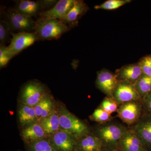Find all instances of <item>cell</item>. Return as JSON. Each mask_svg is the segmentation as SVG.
Returning a JSON list of instances; mask_svg holds the SVG:
<instances>
[{
	"label": "cell",
	"mask_w": 151,
	"mask_h": 151,
	"mask_svg": "<svg viewBox=\"0 0 151 151\" xmlns=\"http://www.w3.org/2000/svg\"><path fill=\"white\" fill-rule=\"evenodd\" d=\"M5 19L9 23L13 32H32L34 31L36 21L16 9L10 8L5 12Z\"/></svg>",
	"instance_id": "cell-5"
},
{
	"label": "cell",
	"mask_w": 151,
	"mask_h": 151,
	"mask_svg": "<svg viewBox=\"0 0 151 151\" xmlns=\"http://www.w3.org/2000/svg\"><path fill=\"white\" fill-rule=\"evenodd\" d=\"M133 131L145 148L151 150V116L139 120Z\"/></svg>",
	"instance_id": "cell-14"
},
{
	"label": "cell",
	"mask_w": 151,
	"mask_h": 151,
	"mask_svg": "<svg viewBox=\"0 0 151 151\" xmlns=\"http://www.w3.org/2000/svg\"><path fill=\"white\" fill-rule=\"evenodd\" d=\"M57 2L53 0H19L16 1L14 8L24 14L32 18L39 16L40 13L51 9Z\"/></svg>",
	"instance_id": "cell-6"
},
{
	"label": "cell",
	"mask_w": 151,
	"mask_h": 151,
	"mask_svg": "<svg viewBox=\"0 0 151 151\" xmlns=\"http://www.w3.org/2000/svg\"><path fill=\"white\" fill-rule=\"evenodd\" d=\"M89 9L83 1L75 0L73 6L61 21L70 28L74 27L77 25L79 19L86 13Z\"/></svg>",
	"instance_id": "cell-15"
},
{
	"label": "cell",
	"mask_w": 151,
	"mask_h": 151,
	"mask_svg": "<svg viewBox=\"0 0 151 151\" xmlns=\"http://www.w3.org/2000/svg\"><path fill=\"white\" fill-rule=\"evenodd\" d=\"M135 85L140 97L145 98L151 92V77L142 74Z\"/></svg>",
	"instance_id": "cell-22"
},
{
	"label": "cell",
	"mask_w": 151,
	"mask_h": 151,
	"mask_svg": "<svg viewBox=\"0 0 151 151\" xmlns=\"http://www.w3.org/2000/svg\"><path fill=\"white\" fill-rule=\"evenodd\" d=\"M75 0H60L51 9L42 12L38 20H48L58 19L62 20L73 5Z\"/></svg>",
	"instance_id": "cell-9"
},
{
	"label": "cell",
	"mask_w": 151,
	"mask_h": 151,
	"mask_svg": "<svg viewBox=\"0 0 151 151\" xmlns=\"http://www.w3.org/2000/svg\"><path fill=\"white\" fill-rule=\"evenodd\" d=\"M120 151H148L133 130H127L119 144Z\"/></svg>",
	"instance_id": "cell-16"
},
{
	"label": "cell",
	"mask_w": 151,
	"mask_h": 151,
	"mask_svg": "<svg viewBox=\"0 0 151 151\" xmlns=\"http://www.w3.org/2000/svg\"><path fill=\"white\" fill-rule=\"evenodd\" d=\"M89 118L94 122L103 123L110 121L111 116V114L100 107L95 109L92 115L89 116Z\"/></svg>",
	"instance_id": "cell-26"
},
{
	"label": "cell",
	"mask_w": 151,
	"mask_h": 151,
	"mask_svg": "<svg viewBox=\"0 0 151 151\" xmlns=\"http://www.w3.org/2000/svg\"><path fill=\"white\" fill-rule=\"evenodd\" d=\"M127 129L121 124H106L96 130V136L102 143V150L116 151L119 150V144Z\"/></svg>",
	"instance_id": "cell-2"
},
{
	"label": "cell",
	"mask_w": 151,
	"mask_h": 151,
	"mask_svg": "<svg viewBox=\"0 0 151 151\" xmlns=\"http://www.w3.org/2000/svg\"><path fill=\"white\" fill-rule=\"evenodd\" d=\"M29 151H56L48 138L27 145Z\"/></svg>",
	"instance_id": "cell-23"
},
{
	"label": "cell",
	"mask_w": 151,
	"mask_h": 151,
	"mask_svg": "<svg viewBox=\"0 0 151 151\" xmlns=\"http://www.w3.org/2000/svg\"><path fill=\"white\" fill-rule=\"evenodd\" d=\"M49 89L45 84L37 80H30L21 88L18 102L35 107L47 94Z\"/></svg>",
	"instance_id": "cell-4"
},
{
	"label": "cell",
	"mask_w": 151,
	"mask_h": 151,
	"mask_svg": "<svg viewBox=\"0 0 151 151\" xmlns=\"http://www.w3.org/2000/svg\"><path fill=\"white\" fill-rule=\"evenodd\" d=\"M116 151H120L119 150H118Z\"/></svg>",
	"instance_id": "cell-31"
},
{
	"label": "cell",
	"mask_w": 151,
	"mask_h": 151,
	"mask_svg": "<svg viewBox=\"0 0 151 151\" xmlns=\"http://www.w3.org/2000/svg\"><path fill=\"white\" fill-rule=\"evenodd\" d=\"M18 120L20 127L38 122L34 107L18 102Z\"/></svg>",
	"instance_id": "cell-20"
},
{
	"label": "cell",
	"mask_w": 151,
	"mask_h": 151,
	"mask_svg": "<svg viewBox=\"0 0 151 151\" xmlns=\"http://www.w3.org/2000/svg\"><path fill=\"white\" fill-rule=\"evenodd\" d=\"M13 32L10 26L6 19L0 21V45H6V44L11 40V36Z\"/></svg>",
	"instance_id": "cell-24"
},
{
	"label": "cell",
	"mask_w": 151,
	"mask_h": 151,
	"mask_svg": "<svg viewBox=\"0 0 151 151\" xmlns=\"http://www.w3.org/2000/svg\"><path fill=\"white\" fill-rule=\"evenodd\" d=\"M20 135L26 145H28L42 139L48 138L38 122H34L20 128Z\"/></svg>",
	"instance_id": "cell-13"
},
{
	"label": "cell",
	"mask_w": 151,
	"mask_h": 151,
	"mask_svg": "<svg viewBox=\"0 0 151 151\" xmlns=\"http://www.w3.org/2000/svg\"><path fill=\"white\" fill-rule=\"evenodd\" d=\"M48 138L52 136L60 129L59 116L57 110L46 118L38 121Z\"/></svg>",
	"instance_id": "cell-21"
},
{
	"label": "cell",
	"mask_w": 151,
	"mask_h": 151,
	"mask_svg": "<svg viewBox=\"0 0 151 151\" xmlns=\"http://www.w3.org/2000/svg\"><path fill=\"white\" fill-rule=\"evenodd\" d=\"M13 58L9 51L8 46L0 45V68L5 67Z\"/></svg>",
	"instance_id": "cell-28"
},
{
	"label": "cell",
	"mask_w": 151,
	"mask_h": 151,
	"mask_svg": "<svg viewBox=\"0 0 151 151\" xmlns=\"http://www.w3.org/2000/svg\"><path fill=\"white\" fill-rule=\"evenodd\" d=\"M131 1L129 0H108L101 4L95 6L94 9H102L108 10L116 9Z\"/></svg>",
	"instance_id": "cell-25"
},
{
	"label": "cell",
	"mask_w": 151,
	"mask_h": 151,
	"mask_svg": "<svg viewBox=\"0 0 151 151\" xmlns=\"http://www.w3.org/2000/svg\"><path fill=\"white\" fill-rule=\"evenodd\" d=\"M141 97L134 84L127 81H119L113 94V98L118 104L137 101Z\"/></svg>",
	"instance_id": "cell-8"
},
{
	"label": "cell",
	"mask_w": 151,
	"mask_h": 151,
	"mask_svg": "<svg viewBox=\"0 0 151 151\" xmlns=\"http://www.w3.org/2000/svg\"><path fill=\"white\" fill-rule=\"evenodd\" d=\"M118 116L128 125L138 122L140 117L142 108L137 101H132L121 104L119 107Z\"/></svg>",
	"instance_id": "cell-10"
},
{
	"label": "cell",
	"mask_w": 151,
	"mask_h": 151,
	"mask_svg": "<svg viewBox=\"0 0 151 151\" xmlns=\"http://www.w3.org/2000/svg\"><path fill=\"white\" fill-rule=\"evenodd\" d=\"M142 74L140 65L138 63L124 66L118 70L116 75L119 81L125 80L135 84Z\"/></svg>",
	"instance_id": "cell-19"
},
{
	"label": "cell",
	"mask_w": 151,
	"mask_h": 151,
	"mask_svg": "<svg viewBox=\"0 0 151 151\" xmlns=\"http://www.w3.org/2000/svg\"><path fill=\"white\" fill-rule=\"evenodd\" d=\"M37 41V35L34 32H13L8 48L14 57Z\"/></svg>",
	"instance_id": "cell-7"
},
{
	"label": "cell",
	"mask_w": 151,
	"mask_h": 151,
	"mask_svg": "<svg viewBox=\"0 0 151 151\" xmlns=\"http://www.w3.org/2000/svg\"><path fill=\"white\" fill-rule=\"evenodd\" d=\"M119 80L116 75L107 70L97 72L96 85L97 87L108 97H113V94Z\"/></svg>",
	"instance_id": "cell-12"
},
{
	"label": "cell",
	"mask_w": 151,
	"mask_h": 151,
	"mask_svg": "<svg viewBox=\"0 0 151 151\" xmlns=\"http://www.w3.org/2000/svg\"><path fill=\"white\" fill-rule=\"evenodd\" d=\"M119 104L113 97H107L104 98L102 101L100 107L103 110L111 114L117 111L119 108Z\"/></svg>",
	"instance_id": "cell-27"
},
{
	"label": "cell",
	"mask_w": 151,
	"mask_h": 151,
	"mask_svg": "<svg viewBox=\"0 0 151 151\" xmlns=\"http://www.w3.org/2000/svg\"><path fill=\"white\" fill-rule=\"evenodd\" d=\"M36 22L34 32L36 34L38 41L58 39L70 29L64 22L60 20L37 19Z\"/></svg>",
	"instance_id": "cell-3"
},
{
	"label": "cell",
	"mask_w": 151,
	"mask_h": 151,
	"mask_svg": "<svg viewBox=\"0 0 151 151\" xmlns=\"http://www.w3.org/2000/svg\"><path fill=\"white\" fill-rule=\"evenodd\" d=\"M57 110L60 129L69 133L76 140L90 133L87 125L70 113L63 103L57 101Z\"/></svg>",
	"instance_id": "cell-1"
},
{
	"label": "cell",
	"mask_w": 151,
	"mask_h": 151,
	"mask_svg": "<svg viewBox=\"0 0 151 151\" xmlns=\"http://www.w3.org/2000/svg\"><path fill=\"white\" fill-rule=\"evenodd\" d=\"M145 98L146 107L149 111H151V92Z\"/></svg>",
	"instance_id": "cell-30"
},
{
	"label": "cell",
	"mask_w": 151,
	"mask_h": 151,
	"mask_svg": "<svg viewBox=\"0 0 151 151\" xmlns=\"http://www.w3.org/2000/svg\"><path fill=\"white\" fill-rule=\"evenodd\" d=\"M102 143L93 133H88L77 140L74 151L102 150Z\"/></svg>",
	"instance_id": "cell-18"
},
{
	"label": "cell",
	"mask_w": 151,
	"mask_h": 151,
	"mask_svg": "<svg viewBox=\"0 0 151 151\" xmlns=\"http://www.w3.org/2000/svg\"><path fill=\"white\" fill-rule=\"evenodd\" d=\"M143 74L151 77V56L147 55L143 58L139 63Z\"/></svg>",
	"instance_id": "cell-29"
},
{
	"label": "cell",
	"mask_w": 151,
	"mask_h": 151,
	"mask_svg": "<svg viewBox=\"0 0 151 151\" xmlns=\"http://www.w3.org/2000/svg\"><path fill=\"white\" fill-rule=\"evenodd\" d=\"M56 151H74L77 140L69 133L60 129L48 138Z\"/></svg>",
	"instance_id": "cell-11"
},
{
	"label": "cell",
	"mask_w": 151,
	"mask_h": 151,
	"mask_svg": "<svg viewBox=\"0 0 151 151\" xmlns=\"http://www.w3.org/2000/svg\"><path fill=\"white\" fill-rule=\"evenodd\" d=\"M57 101L50 92L47 94L34 107L38 121L46 118L57 110Z\"/></svg>",
	"instance_id": "cell-17"
},
{
	"label": "cell",
	"mask_w": 151,
	"mask_h": 151,
	"mask_svg": "<svg viewBox=\"0 0 151 151\" xmlns=\"http://www.w3.org/2000/svg\"><path fill=\"white\" fill-rule=\"evenodd\" d=\"M102 151V150H100V151Z\"/></svg>",
	"instance_id": "cell-32"
}]
</instances>
